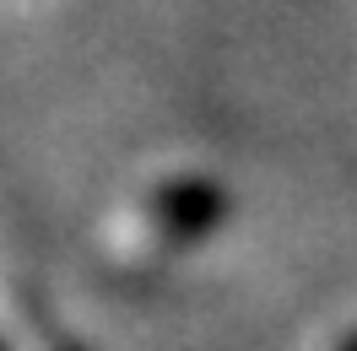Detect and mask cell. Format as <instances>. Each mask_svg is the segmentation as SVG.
I'll return each mask as SVG.
<instances>
[{"label":"cell","mask_w":357,"mask_h":351,"mask_svg":"<svg viewBox=\"0 0 357 351\" xmlns=\"http://www.w3.org/2000/svg\"><path fill=\"white\" fill-rule=\"evenodd\" d=\"M227 211H233V200H227L222 178L174 173L146 195L141 227H146V238H152L157 254H178V249H195V243L211 238V233L227 221Z\"/></svg>","instance_id":"cell-1"},{"label":"cell","mask_w":357,"mask_h":351,"mask_svg":"<svg viewBox=\"0 0 357 351\" xmlns=\"http://www.w3.org/2000/svg\"><path fill=\"white\" fill-rule=\"evenodd\" d=\"M335 351H357V329H352V335H347V341H341Z\"/></svg>","instance_id":"cell-2"},{"label":"cell","mask_w":357,"mask_h":351,"mask_svg":"<svg viewBox=\"0 0 357 351\" xmlns=\"http://www.w3.org/2000/svg\"><path fill=\"white\" fill-rule=\"evenodd\" d=\"M54 351H87V346H76V341H60V346H54Z\"/></svg>","instance_id":"cell-3"},{"label":"cell","mask_w":357,"mask_h":351,"mask_svg":"<svg viewBox=\"0 0 357 351\" xmlns=\"http://www.w3.org/2000/svg\"><path fill=\"white\" fill-rule=\"evenodd\" d=\"M0 351H6V341H0Z\"/></svg>","instance_id":"cell-4"}]
</instances>
